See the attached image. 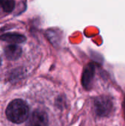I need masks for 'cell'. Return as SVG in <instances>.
Instances as JSON below:
<instances>
[{"label":"cell","mask_w":125,"mask_h":126,"mask_svg":"<svg viewBox=\"0 0 125 126\" xmlns=\"http://www.w3.org/2000/svg\"><path fill=\"white\" fill-rule=\"evenodd\" d=\"M0 39L9 43H12L13 44H15L24 42L27 38L24 35L17 32H7L1 35L0 36Z\"/></svg>","instance_id":"6"},{"label":"cell","mask_w":125,"mask_h":126,"mask_svg":"<svg viewBox=\"0 0 125 126\" xmlns=\"http://www.w3.org/2000/svg\"><path fill=\"white\" fill-rule=\"evenodd\" d=\"M96 71V65L94 63H89L85 68L82 75V85L86 90L92 88Z\"/></svg>","instance_id":"4"},{"label":"cell","mask_w":125,"mask_h":126,"mask_svg":"<svg viewBox=\"0 0 125 126\" xmlns=\"http://www.w3.org/2000/svg\"><path fill=\"white\" fill-rule=\"evenodd\" d=\"M4 52L5 57L8 60L15 61L21 57L22 54V49L19 46L16 44H10L4 48Z\"/></svg>","instance_id":"5"},{"label":"cell","mask_w":125,"mask_h":126,"mask_svg":"<svg viewBox=\"0 0 125 126\" xmlns=\"http://www.w3.org/2000/svg\"><path fill=\"white\" fill-rule=\"evenodd\" d=\"M1 58H0V66H1Z\"/></svg>","instance_id":"10"},{"label":"cell","mask_w":125,"mask_h":126,"mask_svg":"<svg viewBox=\"0 0 125 126\" xmlns=\"http://www.w3.org/2000/svg\"><path fill=\"white\" fill-rule=\"evenodd\" d=\"M1 3H0V13H1Z\"/></svg>","instance_id":"9"},{"label":"cell","mask_w":125,"mask_h":126,"mask_svg":"<svg viewBox=\"0 0 125 126\" xmlns=\"http://www.w3.org/2000/svg\"><path fill=\"white\" fill-rule=\"evenodd\" d=\"M94 108L96 114L100 117L109 116L113 111V104L110 97L102 95L97 97L94 102Z\"/></svg>","instance_id":"2"},{"label":"cell","mask_w":125,"mask_h":126,"mask_svg":"<svg viewBox=\"0 0 125 126\" xmlns=\"http://www.w3.org/2000/svg\"><path fill=\"white\" fill-rule=\"evenodd\" d=\"M48 123L47 114L41 109H36L28 117L27 126H48Z\"/></svg>","instance_id":"3"},{"label":"cell","mask_w":125,"mask_h":126,"mask_svg":"<svg viewBox=\"0 0 125 126\" xmlns=\"http://www.w3.org/2000/svg\"><path fill=\"white\" fill-rule=\"evenodd\" d=\"M29 109L28 104L21 99L11 101L6 109L7 118L12 123L20 124L28 119Z\"/></svg>","instance_id":"1"},{"label":"cell","mask_w":125,"mask_h":126,"mask_svg":"<svg viewBox=\"0 0 125 126\" xmlns=\"http://www.w3.org/2000/svg\"><path fill=\"white\" fill-rule=\"evenodd\" d=\"M1 9L5 13H10L15 7V1L10 0H2L0 1Z\"/></svg>","instance_id":"7"},{"label":"cell","mask_w":125,"mask_h":126,"mask_svg":"<svg viewBox=\"0 0 125 126\" xmlns=\"http://www.w3.org/2000/svg\"><path fill=\"white\" fill-rule=\"evenodd\" d=\"M124 110H125V102H124Z\"/></svg>","instance_id":"8"}]
</instances>
